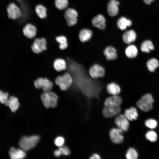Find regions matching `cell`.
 Listing matches in <instances>:
<instances>
[{
  "label": "cell",
  "mask_w": 159,
  "mask_h": 159,
  "mask_svg": "<svg viewBox=\"0 0 159 159\" xmlns=\"http://www.w3.org/2000/svg\"><path fill=\"white\" fill-rule=\"evenodd\" d=\"M137 35L133 30H129L125 32L123 34L122 39L124 42L128 44H131L136 40Z\"/></svg>",
  "instance_id": "16"
},
{
  "label": "cell",
  "mask_w": 159,
  "mask_h": 159,
  "mask_svg": "<svg viewBox=\"0 0 159 159\" xmlns=\"http://www.w3.org/2000/svg\"><path fill=\"white\" fill-rule=\"evenodd\" d=\"M106 88L108 93L113 95H118L121 92L119 86L115 82H111L107 84Z\"/></svg>",
  "instance_id": "25"
},
{
  "label": "cell",
  "mask_w": 159,
  "mask_h": 159,
  "mask_svg": "<svg viewBox=\"0 0 159 159\" xmlns=\"http://www.w3.org/2000/svg\"><path fill=\"white\" fill-rule=\"evenodd\" d=\"M34 85L37 88L42 89L44 92L50 91L53 86L51 81L47 78L41 77L34 81Z\"/></svg>",
  "instance_id": "5"
},
{
  "label": "cell",
  "mask_w": 159,
  "mask_h": 159,
  "mask_svg": "<svg viewBox=\"0 0 159 159\" xmlns=\"http://www.w3.org/2000/svg\"><path fill=\"white\" fill-rule=\"evenodd\" d=\"M144 2L146 4H150L152 1L154 0H143Z\"/></svg>",
  "instance_id": "40"
},
{
  "label": "cell",
  "mask_w": 159,
  "mask_h": 159,
  "mask_svg": "<svg viewBox=\"0 0 159 159\" xmlns=\"http://www.w3.org/2000/svg\"><path fill=\"white\" fill-rule=\"evenodd\" d=\"M154 100L152 95L146 93L143 95L136 102L137 106L141 110L147 112L153 108V104Z\"/></svg>",
  "instance_id": "2"
},
{
  "label": "cell",
  "mask_w": 159,
  "mask_h": 159,
  "mask_svg": "<svg viewBox=\"0 0 159 159\" xmlns=\"http://www.w3.org/2000/svg\"><path fill=\"white\" fill-rule=\"evenodd\" d=\"M40 139L37 135L29 136H23L20 139L19 145L21 149L24 151H28L34 148Z\"/></svg>",
  "instance_id": "1"
},
{
  "label": "cell",
  "mask_w": 159,
  "mask_h": 159,
  "mask_svg": "<svg viewBox=\"0 0 159 159\" xmlns=\"http://www.w3.org/2000/svg\"><path fill=\"white\" fill-rule=\"evenodd\" d=\"M54 2L56 7L60 10L66 8L68 4L67 0H55Z\"/></svg>",
  "instance_id": "32"
},
{
  "label": "cell",
  "mask_w": 159,
  "mask_h": 159,
  "mask_svg": "<svg viewBox=\"0 0 159 159\" xmlns=\"http://www.w3.org/2000/svg\"><path fill=\"white\" fill-rule=\"evenodd\" d=\"M8 16L10 19H15L20 18L22 16V12L20 8L15 4L11 3L9 4L7 8Z\"/></svg>",
  "instance_id": "7"
},
{
  "label": "cell",
  "mask_w": 159,
  "mask_h": 159,
  "mask_svg": "<svg viewBox=\"0 0 159 159\" xmlns=\"http://www.w3.org/2000/svg\"><path fill=\"white\" fill-rule=\"evenodd\" d=\"M103 54L106 59L109 61L114 60L117 57V51L113 47L109 46L104 49Z\"/></svg>",
  "instance_id": "17"
},
{
  "label": "cell",
  "mask_w": 159,
  "mask_h": 159,
  "mask_svg": "<svg viewBox=\"0 0 159 159\" xmlns=\"http://www.w3.org/2000/svg\"><path fill=\"white\" fill-rule=\"evenodd\" d=\"M121 111L120 106H105L102 110L105 117L109 118L118 114Z\"/></svg>",
  "instance_id": "12"
},
{
  "label": "cell",
  "mask_w": 159,
  "mask_h": 159,
  "mask_svg": "<svg viewBox=\"0 0 159 159\" xmlns=\"http://www.w3.org/2000/svg\"><path fill=\"white\" fill-rule=\"evenodd\" d=\"M145 126L151 129L156 128L157 127L158 123L157 121L153 119H149L145 121Z\"/></svg>",
  "instance_id": "34"
},
{
  "label": "cell",
  "mask_w": 159,
  "mask_h": 159,
  "mask_svg": "<svg viewBox=\"0 0 159 159\" xmlns=\"http://www.w3.org/2000/svg\"><path fill=\"white\" fill-rule=\"evenodd\" d=\"M93 25L101 30L104 29L106 27V19L102 14H98L95 16L92 20Z\"/></svg>",
  "instance_id": "14"
},
{
  "label": "cell",
  "mask_w": 159,
  "mask_h": 159,
  "mask_svg": "<svg viewBox=\"0 0 159 159\" xmlns=\"http://www.w3.org/2000/svg\"><path fill=\"white\" fill-rule=\"evenodd\" d=\"M92 32L89 29H84L81 30L79 34V38L82 42H85L89 41L92 37Z\"/></svg>",
  "instance_id": "23"
},
{
  "label": "cell",
  "mask_w": 159,
  "mask_h": 159,
  "mask_svg": "<svg viewBox=\"0 0 159 159\" xmlns=\"http://www.w3.org/2000/svg\"><path fill=\"white\" fill-rule=\"evenodd\" d=\"M145 137L149 141L151 142H155L157 140V135L154 131L150 130L146 133Z\"/></svg>",
  "instance_id": "33"
},
{
  "label": "cell",
  "mask_w": 159,
  "mask_h": 159,
  "mask_svg": "<svg viewBox=\"0 0 159 159\" xmlns=\"http://www.w3.org/2000/svg\"><path fill=\"white\" fill-rule=\"evenodd\" d=\"M61 155L65 156L68 155L70 154V151L68 148L66 146H62L58 149Z\"/></svg>",
  "instance_id": "36"
},
{
  "label": "cell",
  "mask_w": 159,
  "mask_h": 159,
  "mask_svg": "<svg viewBox=\"0 0 159 159\" xmlns=\"http://www.w3.org/2000/svg\"><path fill=\"white\" fill-rule=\"evenodd\" d=\"M56 84L62 90L68 89L73 82V79L68 73L66 72L62 75L58 76L55 79Z\"/></svg>",
  "instance_id": "4"
},
{
  "label": "cell",
  "mask_w": 159,
  "mask_h": 159,
  "mask_svg": "<svg viewBox=\"0 0 159 159\" xmlns=\"http://www.w3.org/2000/svg\"><path fill=\"white\" fill-rule=\"evenodd\" d=\"M23 31L25 36L29 38L32 39L36 36L37 29L34 25L28 24L24 27Z\"/></svg>",
  "instance_id": "18"
},
{
  "label": "cell",
  "mask_w": 159,
  "mask_h": 159,
  "mask_svg": "<svg viewBox=\"0 0 159 159\" xmlns=\"http://www.w3.org/2000/svg\"><path fill=\"white\" fill-rule=\"evenodd\" d=\"M64 16L68 26H72L77 23L78 13L74 9H67L65 11Z\"/></svg>",
  "instance_id": "10"
},
{
  "label": "cell",
  "mask_w": 159,
  "mask_h": 159,
  "mask_svg": "<svg viewBox=\"0 0 159 159\" xmlns=\"http://www.w3.org/2000/svg\"><path fill=\"white\" fill-rule=\"evenodd\" d=\"M41 98L46 108H53L56 106L58 98L54 92L50 91L44 92L41 95Z\"/></svg>",
  "instance_id": "3"
},
{
  "label": "cell",
  "mask_w": 159,
  "mask_h": 159,
  "mask_svg": "<svg viewBox=\"0 0 159 159\" xmlns=\"http://www.w3.org/2000/svg\"><path fill=\"white\" fill-rule=\"evenodd\" d=\"M57 41L59 43V47L62 50L68 47L67 40L64 36H61L57 37L56 38Z\"/></svg>",
  "instance_id": "30"
},
{
  "label": "cell",
  "mask_w": 159,
  "mask_h": 159,
  "mask_svg": "<svg viewBox=\"0 0 159 159\" xmlns=\"http://www.w3.org/2000/svg\"><path fill=\"white\" fill-rule=\"evenodd\" d=\"M120 2L116 0H110L107 5V12L109 16H117L119 12L118 6Z\"/></svg>",
  "instance_id": "13"
},
{
  "label": "cell",
  "mask_w": 159,
  "mask_h": 159,
  "mask_svg": "<svg viewBox=\"0 0 159 159\" xmlns=\"http://www.w3.org/2000/svg\"><path fill=\"white\" fill-rule=\"evenodd\" d=\"M35 10L37 14L40 18L44 19L47 17V9L43 5L40 4L37 5Z\"/></svg>",
  "instance_id": "29"
},
{
  "label": "cell",
  "mask_w": 159,
  "mask_h": 159,
  "mask_svg": "<svg viewBox=\"0 0 159 159\" xmlns=\"http://www.w3.org/2000/svg\"><path fill=\"white\" fill-rule=\"evenodd\" d=\"M90 159H101L100 155L97 153H94L92 154L90 157Z\"/></svg>",
  "instance_id": "38"
},
{
  "label": "cell",
  "mask_w": 159,
  "mask_h": 159,
  "mask_svg": "<svg viewBox=\"0 0 159 159\" xmlns=\"http://www.w3.org/2000/svg\"><path fill=\"white\" fill-rule=\"evenodd\" d=\"M46 41L44 38H36L32 46V50L34 53H40L46 49Z\"/></svg>",
  "instance_id": "8"
},
{
  "label": "cell",
  "mask_w": 159,
  "mask_h": 159,
  "mask_svg": "<svg viewBox=\"0 0 159 159\" xmlns=\"http://www.w3.org/2000/svg\"><path fill=\"white\" fill-rule=\"evenodd\" d=\"M146 65L149 72H154L159 66V62L157 58L152 57L147 60Z\"/></svg>",
  "instance_id": "21"
},
{
  "label": "cell",
  "mask_w": 159,
  "mask_h": 159,
  "mask_svg": "<svg viewBox=\"0 0 159 159\" xmlns=\"http://www.w3.org/2000/svg\"><path fill=\"white\" fill-rule=\"evenodd\" d=\"M129 121L136 120L138 116L136 109L134 107H132L126 109L124 114Z\"/></svg>",
  "instance_id": "24"
},
{
  "label": "cell",
  "mask_w": 159,
  "mask_h": 159,
  "mask_svg": "<svg viewBox=\"0 0 159 159\" xmlns=\"http://www.w3.org/2000/svg\"><path fill=\"white\" fill-rule=\"evenodd\" d=\"M123 132V130L118 127L111 129L109 134L111 141L117 144L122 143L124 140V137L122 134Z\"/></svg>",
  "instance_id": "9"
},
{
  "label": "cell",
  "mask_w": 159,
  "mask_h": 159,
  "mask_svg": "<svg viewBox=\"0 0 159 159\" xmlns=\"http://www.w3.org/2000/svg\"><path fill=\"white\" fill-rule=\"evenodd\" d=\"M5 104L9 107L11 111L13 112H15L18 109L19 106L18 99L14 96H11L10 97Z\"/></svg>",
  "instance_id": "26"
},
{
  "label": "cell",
  "mask_w": 159,
  "mask_h": 159,
  "mask_svg": "<svg viewBox=\"0 0 159 159\" xmlns=\"http://www.w3.org/2000/svg\"><path fill=\"white\" fill-rule=\"evenodd\" d=\"M54 154L57 157H59L61 155L58 149L54 151Z\"/></svg>",
  "instance_id": "39"
},
{
  "label": "cell",
  "mask_w": 159,
  "mask_h": 159,
  "mask_svg": "<svg viewBox=\"0 0 159 159\" xmlns=\"http://www.w3.org/2000/svg\"><path fill=\"white\" fill-rule=\"evenodd\" d=\"M126 157L128 159H136L138 157V154L135 149L130 148L127 152Z\"/></svg>",
  "instance_id": "31"
},
{
  "label": "cell",
  "mask_w": 159,
  "mask_h": 159,
  "mask_svg": "<svg viewBox=\"0 0 159 159\" xmlns=\"http://www.w3.org/2000/svg\"><path fill=\"white\" fill-rule=\"evenodd\" d=\"M9 94L7 92H4L0 90V102L6 104L8 99Z\"/></svg>",
  "instance_id": "35"
},
{
  "label": "cell",
  "mask_w": 159,
  "mask_h": 159,
  "mask_svg": "<svg viewBox=\"0 0 159 159\" xmlns=\"http://www.w3.org/2000/svg\"><path fill=\"white\" fill-rule=\"evenodd\" d=\"M89 73L92 78L96 79L103 77L105 74V70L102 66L95 64L90 67Z\"/></svg>",
  "instance_id": "6"
},
{
  "label": "cell",
  "mask_w": 159,
  "mask_h": 159,
  "mask_svg": "<svg viewBox=\"0 0 159 159\" xmlns=\"http://www.w3.org/2000/svg\"><path fill=\"white\" fill-rule=\"evenodd\" d=\"M140 49L142 52L149 53L154 49L155 47L152 41L149 40H146L144 41L141 43Z\"/></svg>",
  "instance_id": "22"
},
{
  "label": "cell",
  "mask_w": 159,
  "mask_h": 159,
  "mask_svg": "<svg viewBox=\"0 0 159 159\" xmlns=\"http://www.w3.org/2000/svg\"><path fill=\"white\" fill-rule=\"evenodd\" d=\"M129 121L125 115L123 114L117 115L115 119V122L118 127L125 132L127 131L129 129Z\"/></svg>",
  "instance_id": "11"
},
{
  "label": "cell",
  "mask_w": 159,
  "mask_h": 159,
  "mask_svg": "<svg viewBox=\"0 0 159 159\" xmlns=\"http://www.w3.org/2000/svg\"><path fill=\"white\" fill-rule=\"evenodd\" d=\"M64 143V138L61 136L57 137L54 140L55 145L58 147L62 146Z\"/></svg>",
  "instance_id": "37"
},
{
  "label": "cell",
  "mask_w": 159,
  "mask_h": 159,
  "mask_svg": "<svg viewBox=\"0 0 159 159\" xmlns=\"http://www.w3.org/2000/svg\"><path fill=\"white\" fill-rule=\"evenodd\" d=\"M132 24V21L125 17H120L117 22V27L120 30H125L128 26H130Z\"/></svg>",
  "instance_id": "27"
},
{
  "label": "cell",
  "mask_w": 159,
  "mask_h": 159,
  "mask_svg": "<svg viewBox=\"0 0 159 159\" xmlns=\"http://www.w3.org/2000/svg\"><path fill=\"white\" fill-rule=\"evenodd\" d=\"M122 98L118 95H113L107 98L104 102L105 106H120L122 102Z\"/></svg>",
  "instance_id": "19"
},
{
  "label": "cell",
  "mask_w": 159,
  "mask_h": 159,
  "mask_svg": "<svg viewBox=\"0 0 159 159\" xmlns=\"http://www.w3.org/2000/svg\"><path fill=\"white\" fill-rule=\"evenodd\" d=\"M10 157L12 159H23L26 156L25 151L21 149L16 148L14 147L11 148L9 151Z\"/></svg>",
  "instance_id": "15"
},
{
  "label": "cell",
  "mask_w": 159,
  "mask_h": 159,
  "mask_svg": "<svg viewBox=\"0 0 159 159\" xmlns=\"http://www.w3.org/2000/svg\"><path fill=\"white\" fill-rule=\"evenodd\" d=\"M138 50L136 46L132 44H129L125 48V53L126 57L130 59L136 58L138 55Z\"/></svg>",
  "instance_id": "20"
},
{
  "label": "cell",
  "mask_w": 159,
  "mask_h": 159,
  "mask_svg": "<svg viewBox=\"0 0 159 159\" xmlns=\"http://www.w3.org/2000/svg\"><path fill=\"white\" fill-rule=\"evenodd\" d=\"M53 67L56 71L59 72L65 69L67 65L64 59L58 58L54 61Z\"/></svg>",
  "instance_id": "28"
}]
</instances>
